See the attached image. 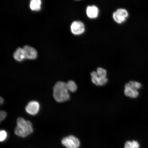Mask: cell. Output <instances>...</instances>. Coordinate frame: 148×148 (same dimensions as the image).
Returning a JSON list of instances; mask_svg holds the SVG:
<instances>
[{"mask_svg":"<svg viewBox=\"0 0 148 148\" xmlns=\"http://www.w3.org/2000/svg\"><path fill=\"white\" fill-rule=\"evenodd\" d=\"M53 97L57 102H64L68 100L70 95L66 83L59 81L56 83L53 88Z\"/></svg>","mask_w":148,"mask_h":148,"instance_id":"6da1fadb","label":"cell"},{"mask_svg":"<svg viewBox=\"0 0 148 148\" xmlns=\"http://www.w3.org/2000/svg\"><path fill=\"white\" fill-rule=\"evenodd\" d=\"M17 126L15 129V133L17 136L25 137L33 132L32 123L25 120L23 118H18L16 121Z\"/></svg>","mask_w":148,"mask_h":148,"instance_id":"7a4b0ae2","label":"cell"},{"mask_svg":"<svg viewBox=\"0 0 148 148\" xmlns=\"http://www.w3.org/2000/svg\"><path fill=\"white\" fill-rule=\"evenodd\" d=\"M62 145L67 148H78L80 142L77 138L73 136L66 137L62 139Z\"/></svg>","mask_w":148,"mask_h":148,"instance_id":"3957f363","label":"cell"},{"mask_svg":"<svg viewBox=\"0 0 148 148\" xmlns=\"http://www.w3.org/2000/svg\"><path fill=\"white\" fill-rule=\"evenodd\" d=\"M85 27L82 22L75 21L72 23L71 26V32L74 34L79 35L82 34L85 31Z\"/></svg>","mask_w":148,"mask_h":148,"instance_id":"277c9868","label":"cell"},{"mask_svg":"<svg viewBox=\"0 0 148 148\" xmlns=\"http://www.w3.org/2000/svg\"><path fill=\"white\" fill-rule=\"evenodd\" d=\"M40 109L39 103L36 101H32L28 103L25 108V110L28 114L32 115L38 113Z\"/></svg>","mask_w":148,"mask_h":148,"instance_id":"5b68a950","label":"cell"},{"mask_svg":"<svg viewBox=\"0 0 148 148\" xmlns=\"http://www.w3.org/2000/svg\"><path fill=\"white\" fill-rule=\"evenodd\" d=\"M25 53V59L34 60L37 56V51L34 48L28 45H26L23 48Z\"/></svg>","mask_w":148,"mask_h":148,"instance_id":"8992f818","label":"cell"},{"mask_svg":"<svg viewBox=\"0 0 148 148\" xmlns=\"http://www.w3.org/2000/svg\"><path fill=\"white\" fill-rule=\"evenodd\" d=\"M86 13L88 17L90 18H97L99 14V9L95 5H89L87 7Z\"/></svg>","mask_w":148,"mask_h":148,"instance_id":"52a82bcc","label":"cell"},{"mask_svg":"<svg viewBox=\"0 0 148 148\" xmlns=\"http://www.w3.org/2000/svg\"><path fill=\"white\" fill-rule=\"evenodd\" d=\"M14 58L18 62H21L25 59V53L23 48H18L14 52Z\"/></svg>","mask_w":148,"mask_h":148,"instance_id":"ba28073f","label":"cell"},{"mask_svg":"<svg viewBox=\"0 0 148 148\" xmlns=\"http://www.w3.org/2000/svg\"><path fill=\"white\" fill-rule=\"evenodd\" d=\"M124 92L126 96L133 98L137 97L139 94L137 90L130 88H125Z\"/></svg>","mask_w":148,"mask_h":148,"instance_id":"9c48e42d","label":"cell"},{"mask_svg":"<svg viewBox=\"0 0 148 148\" xmlns=\"http://www.w3.org/2000/svg\"><path fill=\"white\" fill-rule=\"evenodd\" d=\"M41 1L40 0H32L30 1V8L33 11H38L40 10Z\"/></svg>","mask_w":148,"mask_h":148,"instance_id":"30bf717a","label":"cell"},{"mask_svg":"<svg viewBox=\"0 0 148 148\" xmlns=\"http://www.w3.org/2000/svg\"><path fill=\"white\" fill-rule=\"evenodd\" d=\"M141 85L140 83L136 81H130L125 84V88H130L137 90L141 87Z\"/></svg>","mask_w":148,"mask_h":148,"instance_id":"8fae6325","label":"cell"},{"mask_svg":"<svg viewBox=\"0 0 148 148\" xmlns=\"http://www.w3.org/2000/svg\"><path fill=\"white\" fill-rule=\"evenodd\" d=\"M66 84L68 90L72 92L76 91L77 87L76 84L74 81L70 80L66 83Z\"/></svg>","mask_w":148,"mask_h":148,"instance_id":"7c38bea8","label":"cell"},{"mask_svg":"<svg viewBox=\"0 0 148 148\" xmlns=\"http://www.w3.org/2000/svg\"><path fill=\"white\" fill-rule=\"evenodd\" d=\"M140 145L137 141L133 140L126 142L125 148H139Z\"/></svg>","mask_w":148,"mask_h":148,"instance_id":"4fadbf2b","label":"cell"},{"mask_svg":"<svg viewBox=\"0 0 148 148\" xmlns=\"http://www.w3.org/2000/svg\"><path fill=\"white\" fill-rule=\"evenodd\" d=\"M113 18L116 23L119 24H121L123 23L126 19V18L122 17V16H120L116 12V11L114 12L113 14Z\"/></svg>","mask_w":148,"mask_h":148,"instance_id":"5bb4252c","label":"cell"},{"mask_svg":"<svg viewBox=\"0 0 148 148\" xmlns=\"http://www.w3.org/2000/svg\"><path fill=\"white\" fill-rule=\"evenodd\" d=\"M118 14L125 18L128 16V13L126 9L123 8L118 9L116 11Z\"/></svg>","mask_w":148,"mask_h":148,"instance_id":"9a60e30c","label":"cell"},{"mask_svg":"<svg viewBox=\"0 0 148 148\" xmlns=\"http://www.w3.org/2000/svg\"><path fill=\"white\" fill-rule=\"evenodd\" d=\"M97 72L99 77H106L107 71L104 69L101 68H98L97 69Z\"/></svg>","mask_w":148,"mask_h":148,"instance_id":"2e32d148","label":"cell"},{"mask_svg":"<svg viewBox=\"0 0 148 148\" xmlns=\"http://www.w3.org/2000/svg\"><path fill=\"white\" fill-rule=\"evenodd\" d=\"M108 81L106 77H99V86H103L106 84Z\"/></svg>","mask_w":148,"mask_h":148,"instance_id":"e0dca14e","label":"cell"},{"mask_svg":"<svg viewBox=\"0 0 148 148\" xmlns=\"http://www.w3.org/2000/svg\"><path fill=\"white\" fill-rule=\"evenodd\" d=\"M7 136V134L6 131L5 130H1L0 132V140L3 142L6 139Z\"/></svg>","mask_w":148,"mask_h":148,"instance_id":"ac0fdd59","label":"cell"},{"mask_svg":"<svg viewBox=\"0 0 148 148\" xmlns=\"http://www.w3.org/2000/svg\"><path fill=\"white\" fill-rule=\"evenodd\" d=\"M7 116L6 112L4 111H1L0 112V120L1 121L4 120Z\"/></svg>","mask_w":148,"mask_h":148,"instance_id":"d6986e66","label":"cell"},{"mask_svg":"<svg viewBox=\"0 0 148 148\" xmlns=\"http://www.w3.org/2000/svg\"><path fill=\"white\" fill-rule=\"evenodd\" d=\"M3 98L1 97V99H0V103H1V105L3 104Z\"/></svg>","mask_w":148,"mask_h":148,"instance_id":"ffe728a7","label":"cell"}]
</instances>
